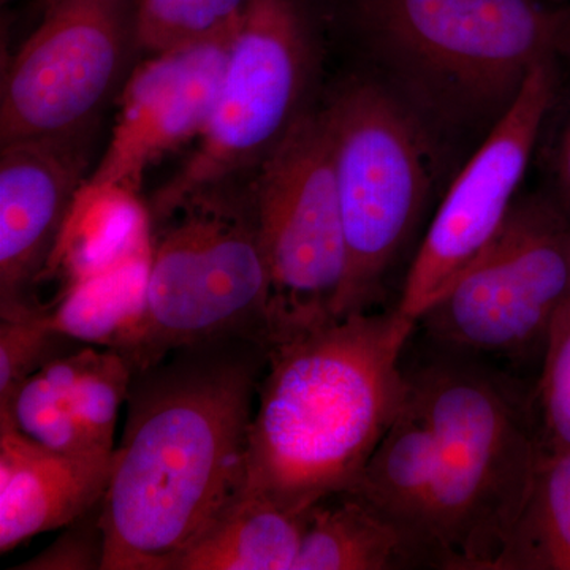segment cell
Instances as JSON below:
<instances>
[{"label": "cell", "mask_w": 570, "mask_h": 570, "mask_svg": "<svg viewBox=\"0 0 570 570\" xmlns=\"http://www.w3.org/2000/svg\"><path fill=\"white\" fill-rule=\"evenodd\" d=\"M268 344L223 337L134 371L102 499V570H175L245 494Z\"/></svg>", "instance_id": "obj_1"}, {"label": "cell", "mask_w": 570, "mask_h": 570, "mask_svg": "<svg viewBox=\"0 0 570 570\" xmlns=\"http://www.w3.org/2000/svg\"><path fill=\"white\" fill-rule=\"evenodd\" d=\"M102 501L88 513L63 528L58 540L31 560L14 569L21 570H102L105 560V532Z\"/></svg>", "instance_id": "obj_24"}, {"label": "cell", "mask_w": 570, "mask_h": 570, "mask_svg": "<svg viewBox=\"0 0 570 570\" xmlns=\"http://www.w3.org/2000/svg\"><path fill=\"white\" fill-rule=\"evenodd\" d=\"M438 468L436 434L407 382L403 407L351 491L390 519L425 535L445 554L434 534Z\"/></svg>", "instance_id": "obj_17"}, {"label": "cell", "mask_w": 570, "mask_h": 570, "mask_svg": "<svg viewBox=\"0 0 570 570\" xmlns=\"http://www.w3.org/2000/svg\"><path fill=\"white\" fill-rule=\"evenodd\" d=\"M249 0H137L138 50L149 55L235 36Z\"/></svg>", "instance_id": "obj_21"}, {"label": "cell", "mask_w": 570, "mask_h": 570, "mask_svg": "<svg viewBox=\"0 0 570 570\" xmlns=\"http://www.w3.org/2000/svg\"><path fill=\"white\" fill-rule=\"evenodd\" d=\"M569 296L568 214L532 197L513 206L494 238L428 307L419 325L456 354H527L546 346Z\"/></svg>", "instance_id": "obj_9"}, {"label": "cell", "mask_w": 570, "mask_h": 570, "mask_svg": "<svg viewBox=\"0 0 570 570\" xmlns=\"http://www.w3.org/2000/svg\"><path fill=\"white\" fill-rule=\"evenodd\" d=\"M249 193L268 266L269 343L336 318L347 250L324 111L292 126Z\"/></svg>", "instance_id": "obj_8"}, {"label": "cell", "mask_w": 570, "mask_h": 570, "mask_svg": "<svg viewBox=\"0 0 570 570\" xmlns=\"http://www.w3.org/2000/svg\"><path fill=\"white\" fill-rule=\"evenodd\" d=\"M234 37L156 52L130 71L111 140L85 187L137 195L153 164L204 135Z\"/></svg>", "instance_id": "obj_12"}, {"label": "cell", "mask_w": 570, "mask_h": 570, "mask_svg": "<svg viewBox=\"0 0 570 570\" xmlns=\"http://www.w3.org/2000/svg\"><path fill=\"white\" fill-rule=\"evenodd\" d=\"M406 376L436 434L434 534L450 570H491L530 493L540 439L512 392L463 354Z\"/></svg>", "instance_id": "obj_3"}, {"label": "cell", "mask_w": 570, "mask_h": 570, "mask_svg": "<svg viewBox=\"0 0 570 570\" xmlns=\"http://www.w3.org/2000/svg\"><path fill=\"white\" fill-rule=\"evenodd\" d=\"M491 570H570V450H542L530 493Z\"/></svg>", "instance_id": "obj_20"}, {"label": "cell", "mask_w": 570, "mask_h": 570, "mask_svg": "<svg viewBox=\"0 0 570 570\" xmlns=\"http://www.w3.org/2000/svg\"><path fill=\"white\" fill-rule=\"evenodd\" d=\"M2 2H9V0H2Z\"/></svg>", "instance_id": "obj_28"}, {"label": "cell", "mask_w": 570, "mask_h": 570, "mask_svg": "<svg viewBox=\"0 0 570 570\" xmlns=\"http://www.w3.org/2000/svg\"><path fill=\"white\" fill-rule=\"evenodd\" d=\"M307 512L245 493L184 551L175 570H294Z\"/></svg>", "instance_id": "obj_19"}, {"label": "cell", "mask_w": 570, "mask_h": 570, "mask_svg": "<svg viewBox=\"0 0 570 570\" xmlns=\"http://www.w3.org/2000/svg\"><path fill=\"white\" fill-rule=\"evenodd\" d=\"M132 376L122 352L80 344L36 371L0 419L56 452L111 456Z\"/></svg>", "instance_id": "obj_14"}, {"label": "cell", "mask_w": 570, "mask_h": 570, "mask_svg": "<svg viewBox=\"0 0 570 570\" xmlns=\"http://www.w3.org/2000/svg\"><path fill=\"white\" fill-rule=\"evenodd\" d=\"M43 317L0 321V409H6L18 389L50 360L80 346Z\"/></svg>", "instance_id": "obj_22"}, {"label": "cell", "mask_w": 570, "mask_h": 570, "mask_svg": "<svg viewBox=\"0 0 570 570\" xmlns=\"http://www.w3.org/2000/svg\"><path fill=\"white\" fill-rule=\"evenodd\" d=\"M406 569H449V562L436 543L355 491L322 498L307 512L294 570Z\"/></svg>", "instance_id": "obj_16"}, {"label": "cell", "mask_w": 570, "mask_h": 570, "mask_svg": "<svg viewBox=\"0 0 570 570\" xmlns=\"http://www.w3.org/2000/svg\"><path fill=\"white\" fill-rule=\"evenodd\" d=\"M111 456L56 452L0 419V554L63 530L104 499Z\"/></svg>", "instance_id": "obj_15"}, {"label": "cell", "mask_w": 570, "mask_h": 570, "mask_svg": "<svg viewBox=\"0 0 570 570\" xmlns=\"http://www.w3.org/2000/svg\"><path fill=\"white\" fill-rule=\"evenodd\" d=\"M149 255L151 246L80 277L41 317L71 340L129 355L145 321Z\"/></svg>", "instance_id": "obj_18"}, {"label": "cell", "mask_w": 570, "mask_h": 570, "mask_svg": "<svg viewBox=\"0 0 570 570\" xmlns=\"http://www.w3.org/2000/svg\"><path fill=\"white\" fill-rule=\"evenodd\" d=\"M553 170L561 208L570 213V115L558 140Z\"/></svg>", "instance_id": "obj_25"}, {"label": "cell", "mask_w": 570, "mask_h": 570, "mask_svg": "<svg viewBox=\"0 0 570 570\" xmlns=\"http://www.w3.org/2000/svg\"><path fill=\"white\" fill-rule=\"evenodd\" d=\"M558 61L535 63L508 110L450 187L428 228L396 309L417 322L489 245L515 206L558 91Z\"/></svg>", "instance_id": "obj_11"}, {"label": "cell", "mask_w": 570, "mask_h": 570, "mask_svg": "<svg viewBox=\"0 0 570 570\" xmlns=\"http://www.w3.org/2000/svg\"><path fill=\"white\" fill-rule=\"evenodd\" d=\"M539 407L542 414L540 449L570 450V296L558 311L546 341Z\"/></svg>", "instance_id": "obj_23"}, {"label": "cell", "mask_w": 570, "mask_h": 570, "mask_svg": "<svg viewBox=\"0 0 570 570\" xmlns=\"http://www.w3.org/2000/svg\"><path fill=\"white\" fill-rule=\"evenodd\" d=\"M91 134L3 142L0 151V318L43 316L39 287L85 186Z\"/></svg>", "instance_id": "obj_13"}, {"label": "cell", "mask_w": 570, "mask_h": 570, "mask_svg": "<svg viewBox=\"0 0 570 570\" xmlns=\"http://www.w3.org/2000/svg\"><path fill=\"white\" fill-rule=\"evenodd\" d=\"M316 45L299 0H249L216 107L189 159L146 206L149 219L255 171L303 115Z\"/></svg>", "instance_id": "obj_7"}, {"label": "cell", "mask_w": 570, "mask_h": 570, "mask_svg": "<svg viewBox=\"0 0 570 570\" xmlns=\"http://www.w3.org/2000/svg\"><path fill=\"white\" fill-rule=\"evenodd\" d=\"M347 273L336 316L373 311L406 247L428 194L425 140L392 94L358 82L324 110Z\"/></svg>", "instance_id": "obj_6"}, {"label": "cell", "mask_w": 570, "mask_h": 570, "mask_svg": "<svg viewBox=\"0 0 570 570\" xmlns=\"http://www.w3.org/2000/svg\"><path fill=\"white\" fill-rule=\"evenodd\" d=\"M59 2H61V0H40L41 9H43V11L51 9V7H55L56 3H59Z\"/></svg>", "instance_id": "obj_26"}, {"label": "cell", "mask_w": 570, "mask_h": 570, "mask_svg": "<svg viewBox=\"0 0 570 570\" xmlns=\"http://www.w3.org/2000/svg\"><path fill=\"white\" fill-rule=\"evenodd\" d=\"M149 219V217H148ZM146 311L134 370L223 337L269 343V275L257 214L230 184L149 219Z\"/></svg>", "instance_id": "obj_5"}, {"label": "cell", "mask_w": 570, "mask_h": 570, "mask_svg": "<svg viewBox=\"0 0 570 570\" xmlns=\"http://www.w3.org/2000/svg\"><path fill=\"white\" fill-rule=\"evenodd\" d=\"M358 13L377 50L452 118H501L535 63L570 56V6L547 0H358Z\"/></svg>", "instance_id": "obj_4"}, {"label": "cell", "mask_w": 570, "mask_h": 570, "mask_svg": "<svg viewBox=\"0 0 570 570\" xmlns=\"http://www.w3.org/2000/svg\"><path fill=\"white\" fill-rule=\"evenodd\" d=\"M137 0H61L11 59L0 92V142L94 132L129 78Z\"/></svg>", "instance_id": "obj_10"}, {"label": "cell", "mask_w": 570, "mask_h": 570, "mask_svg": "<svg viewBox=\"0 0 570 570\" xmlns=\"http://www.w3.org/2000/svg\"><path fill=\"white\" fill-rule=\"evenodd\" d=\"M417 326L396 307L365 311L269 343L245 493L302 513L354 489L406 400L401 358Z\"/></svg>", "instance_id": "obj_2"}, {"label": "cell", "mask_w": 570, "mask_h": 570, "mask_svg": "<svg viewBox=\"0 0 570 570\" xmlns=\"http://www.w3.org/2000/svg\"><path fill=\"white\" fill-rule=\"evenodd\" d=\"M550 3H557V6H570V0H547Z\"/></svg>", "instance_id": "obj_27"}]
</instances>
